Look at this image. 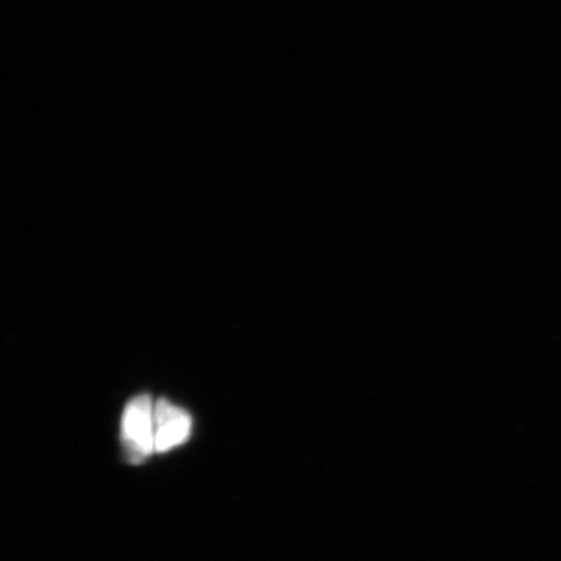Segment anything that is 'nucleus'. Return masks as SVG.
I'll list each match as a JSON object with an SVG mask.
<instances>
[{"label":"nucleus","mask_w":561,"mask_h":561,"mask_svg":"<svg viewBox=\"0 0 561 561\" xmlns=\"http://www.w3.org/2000/svg\"><path fill=\"white\" fill-rule=\"evenodd\" d=\"M122 445L131 463H140L154 453V404L149 394L133 398L125 408Z\"/></svg>","instance_id":"obj_1"},{"label":"nucleus","mask_w":561,"mask_h":561,"mask_svg":"<svg viewBox=\"0 0 561 561\" xmlns=\"http://www.w3.org/2000/svg\"><path fill=\"white\" fill-rule=\"evenodd\" d=\"M192 419L190 413L160 400L154 404V453H168L190 438Z\"/></svg>","instance_id":"obj_2"}]
</instances>
